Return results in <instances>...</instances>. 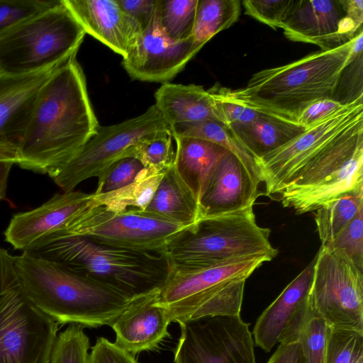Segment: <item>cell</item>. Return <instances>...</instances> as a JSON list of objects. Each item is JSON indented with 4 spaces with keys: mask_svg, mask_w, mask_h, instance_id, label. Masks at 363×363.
Masks as SVG:
<instances>
[{
    "mask_svg": "<svg viewBox=\"0 0 363 363\" xmlns=\"http://www.w3.org/2000/svg\"><path fill=\"white\" fill-rule=\"evenodd\" d=\"M328 328L320 318H310L306 322L298 337L306 363H325Z\"/></svg>",
    "mask_w": 363,
    "mask_h": 363,
    "instance_id": "40",
    "label": "cell"
},
{
    "mask_svg": "<svg viewBox=\"0 0 363 363\" xmlns=\"http://www.w3.org/2000/svg\"><path fill=\"white\" fill-rule=\"evenodd\" d=\"M82 325L70 323L57 335L49 363H89V337Z\"/></svg>",
    "mask_w": 363,
    "mask_h": 363,
    "instance_id": "35",
    "label": "cell"
},
{
    "mask_svg": "<svg viewBox=\"0 0 363 363\" xmlns=\"http://www.w3.org/2000/svg\"><path fill=\"white\" fill-rule=\"evenodd\" d=\"M59 325L30 299L15 257L0 248V363H49Z\"/></svg>",
    "mask_w": 363,
    "mask_h": 363,
    "instance_id": "9",
    "label": "cell"
},
{
    "mask_svg": "<svg viewBox=\"0 0 363 363\" xmlns=\"http://www.w3.org/2000/svg\"><path fill=\"white\" fill-rule=\"evenodd\" d=\"M86 33L126 57L140 35L139 23L117 0H62Z\"/></svg>",
    "mask_w": 363,
    "mask_h": 363,
    "instance_id": "20",
    "label": "cell"
},
{
    "mask_svg": "<svg viewBox=\"0 0 363 363\" xmlns=\"http://www.w3.org/2000/svg\"><path fill=\"white\" fill-rule=\"evenodd\" d=\"M201 48L191 37L183 40L169 38L155 11L150 24L123 58L122 65L133 79L166 83L182 71Z\"/></svg>",
    "mask_w": 363,
    "mask_h": 363,
    "instance_id": "14",
    "label": "cell"
},
{
    "mask_svg": "<svg viewBox=\"0 0 363 363\" xmlns=\"http://www.w3.org/2000/svg\"><path fill=\"white\" fill-rule=\"evenodd\" d=\"M14 162L0 160V200L5 199L9 172Z\"/></svg>",
    "mask_w": 363,
    "mask_h": 363,
    "instance_id": "45",
    "label": "cell"
},
{
    "mask_svg": "<svg viewBox=\"0 0 363 363\" xmlns=\"http://www.w3.org/2000/svg\"><path fill=\"white\" fill-rule=\"evenodd\" d=\"M259 184L228 152L207 182L199 202V220L253 206L259 194Z\"/></svg>",
    "mask_w": 363,
    "mask_h": 363,
    "instance_id": "19",
    "label": "cell"
},
{
    "mask_svg": "<svg viewBox=\"0 0 363 363\" xmlns=\"http://www.w3.org/2000/svg\"><path fill=\"white\" fill-rule=\"evenodd\" d=\"M0 160H11L17 164L18 161V145L11 143L0 141Z\"/></svg>",
    "mask_w": 363,
    "mask_h": 363,
    "instance_id": "46",
    "label": "cell"
},
{
    "mask_svg": "<svg viewBox=\"0 0 363 363\" xmlns=\"http://www.w3.org/2000/svg\"><path fill=\"white\" fill-rule=\"evenodd\" d=\"M362 112V100L347 104L337 113L313 125L284 145L262 157L259 166L265 194H279L311 152Z\"/></svg>",
    "mask_w": 363,
    "mask_h": 363,
    "instance_id": "17",
    "label": "cell"
},
{
    "mask_svg": "<svg viewBox=\"0 0 363 363\" xmlns=\"http://www.w3.org/2000/svg\"><path fill=\"white\" fill-rule=\"evenodd\" d=\"M174 363H257L249 324L240 315L179 321Z\"/></svg>",
    "mask_w": 363,
    "mask_h": 363,
    "instance_id": "13",
    "label": "cell"
},
{
    "mask_svg": "<svg viewBox=\"0 0 363 363\" xmlns=\"http://www.w3.org/2000/svg\"><path fill=\"white\" fill-rule=\"evenodd\" d=\"M169 128L155 104L143 114L121 123L99 126L79 153L52 179L64 191H73L82 182L99 181L117 160L126 157L135 143L154 132Z\"/></svg>",
    "mask_w": 363,
    "mask_h": 363,
    "instance_id": "12",
    "label": "cell"
},
{
    "mask_svg": "<svg viewBox=\"0 0 363 363\" xmlns=\"http://www.w3.org/2000/svg\"><path fill=\"white\" fill-rule=\"evenodd\" d=\"M93 206L94 193L73 190L56 194L40 206L14 215L4 232L5 240L16 250H35Z\"/></svg>",
    "mask_w": 363,
    "mask_h": 363,
    "instance_id": "15",
    "label": "cell"
},
{
    "mask_svg": "<svg viewBox=\"0 0 363 363\" xmlns=\"http://www.w3.org/2000/svg\"><path fill=\"white\" fill-rule=\"evenodd\" d=\"M270 230L257 225L252 206L199 219L169 242L171 269L206 267L230 260L278 254L269 241Z\"/></svg>",
    "mask_w": 363,
    "mask_h": 363,
    "instance_id": "7",
    "label": "cell"
},
{
    "mask_svg": "<svg viewBox=\"0 0 363 363\" xmlns=\"http://www.w3.org/2000/svg\"><path fill=\"white\" fill-rule=\"evenodd\" d=\"M172 137H186L210 141L225 148L234 155L249 173L262 184L257 160L245 149L221 123L215 121L177 123L169 126Z\"/></svg>",
    "mask_w": 363,
    "mask_h": 363,
    "instance_id": "27",
    "label": "cell"
},
{
    "mask_svg": "<svg viewBox=\"0 0 363 363\" xmlns=\"http://www.w3.org/2000/svg\"><path fill=\"white\" fill-rule=\"evenodd\" d=\"M89 363H138L133 354L108 339L98 337L89 355Z\"/></svg>",
    "mask_w": 363,
    "mask_h": 363,
    "instance_id": "41",
    "label": "cell"
},
{
    "mask_svg": "<svg viewBox=\"0 0 363 363\" xmlns=\"http://www.w3.org/2000/svg\"><path fill=\"white\" fill-rule=\"evenodd\" d=\"M144 211L184 227L199 220V204L174 165L165 172Z\"/></svg>",
    "mask_w": 363,
    "mask_h": 363,
    "instance_id": "26",
    "label": "cell"
},
{
    "mask_svg": "<svg viewBox=\"0 0 363 363\" xmlns=\"http://www.w3.org/2000/svg\"><path fill=\"white\" fill-rule=\"evenodd\" d=\"M294 0H245V13L276 30L282 28Z\"/></svg>",
    "mask_w": 363,
    "mask_h": 363,
    "instance_id": "38",
    "label": "cell"
},
{
    "mask_svg": "<svg viewBox=\"0 0 363 363\" xmlns=\"http://www.w3.org/2000/svg\"><path fill=\"white\" fill-rule=\"evenodd\" d=\"M121 8L140 26L143 30L151 22L157 0H117Z\"/></svg>",
    "mask_w": 363,
    "mask_h": 363,
    "instance_id": "43",
    "label": "cell"
},
{
    "mask_svg": "<svg viewBox=\"0 0 363 363\" xmlns=\"http://www.w3.org/2000/svg\"><path fill=\"white\" fill-rule=\"evenodd\" d=\"M281 29L289 40L329 50L352 40L362 26L348 15L345 0H294Z\"/></svg>",
    "mask_w": 363,
    "mask_h": 363,
    "instance_id": "16",
    "label": "cell"
},
{
    "mask_svg": "<svg viewBox=\"0 0 363 363\" xmlns=\"http://www.w3.org/2000/svg\"><path fill=\"white\" fill-rule=\"evenodd\" d=\"M187 228L138 208L115 213L102 206H93L82 213L48 243L63 236L84 235L119 248L166 254L171 240Z\"/></svg>",
    "mask_w": 363,
    "mask_h": 363,
    "instance_id": "11",
    "label": "cell"
},
{
    "mask_svg": "<svg viewBox=\"0 0 363 363\" xmlns=\"http://www.w3.org/2000/svg\"><path fill=\"white\" fill-rule=\"evenodd\" d=\"M14 257L16 272L28 296L60 325L111 326L143 298H130L62 264L28 252Z\"/></svg>",
    "mask_w": 363,
    "mask_h": 363,
    "instance_id": "2",
    "label": "cell"
},
{
    "mask_svg": "<svg viewBox=\"0 0 363 363\" xmlns=\"http://www.w3.org/2000/svg\"><path fill=\"white\" fill-rule=\"evenodd\" d=\"M266 256H252L206 267L173 269L158 294L172 322L240 315L246 279Z\"/></svg>",
    "mask_w": 363,
    "mask_h": 363,
    "instance_id": "6",
    "label": "cell"
},
{
    "mask_svg": "<svg viewBox=\"0 0 363 363\" xmlns=\"http://www.w3.org/2000/svg\"><path fill=\"white\" fill-rule=\"evenodd\" d=\"M173 138L176 142L174 168L199 204L211 174L229 151L207 140L186 137Z\"/></svg>",
    "mask_w": 363,
    "mask_h": 363,
    "instance_id": "24",
    "label": "cell"
},
{
    "mask_svg": "<svg viewBox=\"0 0 363 363\" xmlns=\"http://www.w3.org/2000/svg\"><path fill=\"white\" fill-rule=\"evenodd\" d=\"M363 187V112L321 143L301 163L279 194L296 214L315 211Z\"/></svg>",
    "mask_w": 363,
    "mask_h": 363,
    "instance_id": "5",
    "label": "cell"
},
{
    "mask_svg": "<svg viewBox=\"0 0 363 363\" xmlns=\"http://www.w3.org/2000/svg\"><path fill=\"white\" fill-rule=\"evenodd\" d=\"M315 257L257 318L252 335L256 345L269 352L277 343L298 340L310 318L308 297Z\"/></svg>",
    "mask_w": 363,
    "mask_h": 363,
    "instance_id": "18",
    "label": "cell"
},
{
    "mask_svg": "<svg viewBox=\"0 0 363 363\" xmlns=\"http://www.w3.org/2000/svg\"><path fill=\"white\" fill-rule=\"evenodd\" d=\"M165 172L143 169L134 181L118 190L94 194L96 206L118 213L130 208L144 211L152 198Z\"/></svg>",
    "mask_w": 363,
    "mask_h": 363,
    "instance_id": "28",
    "label": "cell"
},
{
    "mask_svg": "<svg viewBox=\"0 0 363 363\" xmlns=\"http://www.w3.org/2000/svg\"><path fill=\"white\" fill-rule=\"evenodd\" d=\"M308 297L309 318L363 332V273L341 252L322 246Z\"/></svg>",
    "mask_w": 363,
    "mask_h": 363,
    "instance_id": "10",
    "label": "cell"
},
{
    "mask_svg": "<svg viewBox=\"0 0 363 363\" xmlns=\"http://www.w3.org/2000/svg\"><path fill=\"white\" fill-rule=\"evenodd\" d=\"M355 363H363V358L359 359L357 362Z\"/></svg>",
    "mask_w": 363,
    "mask_h": 363,
    "instance_id": "47",
    "label": "cell"
},
{
    "mask_svg": "<svg viewBox=\"0 0 363 363\" xmlns=\"http://www.w3.org/2000/svg\"><path fill=\"white\" fill-rule=\"evenodd\" d=\"M172 138L170 128L150 133L131 146L126 152V157L137 159L145 168L166 172L174 163Z\"/></svg>",
    "mask_w": 363,
    "mask_h": 363,
    "instance_id": "31",
    "label": "cell"
},
{
    "mask_svg": "<svg viewBox=\"0 0 363 363\" xmlns=\"http://www.w3.org/2000/svg\"><path fill=\"white\" fill-rule=\"evenodd\" d=\"M144 168L139 160L132 157H125L117 160L97 182L94 194L113 191L128 185Z\"/></svg>",
    "mask_w": 363,
    "mask_h": 363,
    "instance_id": "39",
    "label": "cell"
},
{
    "mask_svg": "<svg viewBox=\"0 0 363 363\" xmlns=\"http://www.w3.org/2000/svg\"><path fill=\"white\" fill-rule=\"evenodd\" d=\"M155 99V105L169 127L182 123L218 121L212 99L203 86L163 83Z\"/></svg>",
    "mask_w": 363,
    "mask_h": 363,
    "instance_id": "23",
    "label": "cell"
},
{
    "mask_svg": "<svg viewBox=\"0 0 363 363\" xmlns=\"http://www.w3.org/2000/svg\"><path fill=\"white\" fill-rule=\"evenodd\" d=\"M199 0H157L156 13L164 33L171 39L191 37Z\"/></svg>",
    "mask_w": 363,
    "mask_h": 363,
    "instance_id": "32",
    "label": "cell"
},
{
    "mask_svg": "<svg viewBox=\"0 0 363 363\" xmlns=\"http://www.w3.org/2000/svg\"><path fill=\"white\" fill-rule=\"evenodd\" d=\"M85 34L60 0L0 36V74L26 75L60 65L76 56Z\"/></svg>",
    "mask_w": 363,
    "mask_h": 363,
    "instance_id": "8",
    "label": "cell"
},
{
    "mask_svg": "<svg viewBox=\"0 0 363 363\" xmlns=\"http://www.w3.org/2000/svg\"><path fill=\"white\" fill-rule=\"evenodd\" d=\"M363 358V332L328 326L325 363H355Z\"/></svg>",
    "mask_w": 363,
    "mask_h": 363,
    "instance_id": "34",
    "label": "cell"
},
{
    "mask_svg": "<svg viewBox=\"0 0 363 363\" xmlns=\"http://www.w3.org/2000/svg\"><path fill=\"white\" fill-rule=\"evenodd\" d=\"M346 104H342L333 99L317 101L308 106L299 114L297 123L308 129L318 122L337 113Z\"/></svg>",
    "mask_w": 363,
    "mask_h": 363,
    "instance_id": "42",
    "label": "cell"
},
{
    "mask_svg": "<svg viewBox=\"0 0 363 363\" xmlns=\"http://www.w3.org/2000/svg\"><path fill=\"white\" fill-rule=\"evenodd\" d=\"M257 161L284 145L306 129L299 124L264 113L257 120L227 128Z\"/></svg>",
    "mask_w": 363,
    "mask_h": 363,
    "instance_id": "25",
    "label": "cell"
},
{
    "mask_svg": "<svg viewBox=\"0 0 363 363\" xmlns=\"http://www.w3.org/2000/svg\"><path fill=\"white\" fill-rule=\"evenodd\" d=\"M60 65L26 75L0 74V141L18 145L40 89Z\"/></svg>",
    "mask_w": 363,
    "mask_h": 363,
    "instance_id": "22",
    "label": "cell"
},
{
    "mask_svg": "<svg viewBox=\"0 0 363 363\" xmlns=\"http://www.w3.org/2000/svg\"><path fill=\"white\" fill-rule=\"evenodd\" d=\"M207 91L218 121L226 128L252 122L265 113L240 101L230 88L216 84Z\"/></svg>",
    "mask_w": 363,
    "mask_h": 363,
    "instance_id": "33",
    "label": "cell"
},
{
    "mask_svg": "<svg viewBox=\"0 0 363 363\" xmlns=\"http://www.w3.org/2000/svg\"><path fill=\"white\" fill-rule=\"evenodd\" d=\"M240 13L238 0H199L191 37L203 48L212 37L237 22Z\"/></svg>",
    "mask_w": 363,
    "mask_h": 363,
    "instance_id": "30",
    "label": "cell"
},
{
    "mask_svg": "<svg viewBox=\"0 0 363 363\" xmlns=\"http://www.w3.org/2000/svg\"><path fill=\"white\" fill-rule=\"evenodd\" d=\"M60 0H0V36L9 30L57 4Z\"/></svg>",
    "mask_w": 363,
    "mask_h": 363,
    "instance_id": "36",
    "label": "cell"
},
{
    "mask_svg": "<svg viewBox=\"0 0 363 363\" xmlns=\"http://www.w3.org/2000/svg\"><path fill=\"white\" fill-rule=\"evenodd\" d=\"M83 69L71 57L40 89L26 130L18 144V164L51 178L97 133Z\"/></svg>",
    "mask_w": 363,
    "mask_h": 363,
    "instance_id": "1",
    "label": "cell"
},
{
    "mask_svg": "<svg viewBox=\"0 0 363 363\" xmlns=\"http://www.w3.org/2000/svg\"><path fill=\"white\" fill-rule=\"evenodd\" d=\"M160 291L138 299L111 325L115 344L135 355L156 349L169 335L167 308L158 301Z\"/></svg>",
    "mask_w": 363,
    "mask_h": 363,
    "instance_id": "21",
    "label": "cell"
},
{
    "mask_svg": "<svg viewBox=\"0 0 363 363\" xmlns=\"http://www.w3.org/2000/svg\"><path fill=\"white\" fill-rule=\"evenodd\" d=\"M353 38L332 50L256 72L245 87L232 89L233 94L258 111L298 123L299 114L308 106L333 99L351 56Z\"/></svg>",
    "mask_w": 363,
    "mask_h": 363,
    "instance_id": "3",
    "label": "cell"
},
{
    "mask_svg": "<svg viewBox=\"0 0 363 363\" xmlns=\"http://www.w3.org/2000/svg\"><path fill=\"white\" fill-rule=\"evenodd\" d=\"M363 207V187L344 194L315 211L321 245L331 243Z\"/></svg>",
    "mask_w": 363,
    "mask_h": 363,
    "instance_id": "29",
    "label": "cell"
},
{
    "mask_svg": "<svg viewBox=\"0 0 363 363\" xmlns=\"http://www.w3.org/2000/svg\"><path fill=\"white\" fill-rule=\"evenodd\" d=\"M135 299L160 291L171 271L166 254L138 252L67 235L31 251Z\"/></svg>",
    "mask_w": 363,
    "mask_h": 363,
    "instance_id": "4",
    "label": "cell"
},
{
    "mask_svg": "<svg viewBox=\"0 0 363 363\" xmlns=\"http://www.w3.org/2000/svg\"><path fill=\"white\" fill-rule=\"evenodd\" d=\"M267 363H306L300 341L281 342Z\"/></svg>",
    "mask_w": 363,
    "mask_h": 363,
    "instance_id": "44",
    "label": "cell"
},
{
    "mask_svg": "<svg viewBox=\"0 0 363 363\" xmlns=\"http://www.w3.org/2000/svg\"><path fill=\"white\" fill-rule=\"evenodd\" d=\"M325 247L341 252L363 270V207L339 235Z\"/></svg>",
    "mask_w": 363,
    "mask_h": 363,
    "instance_id": "37",
    "label": "cell"
}]
</instances>
